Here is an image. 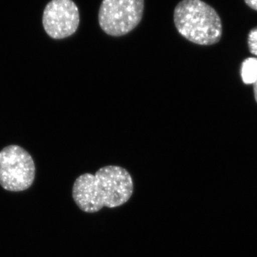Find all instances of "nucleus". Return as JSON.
<instances>
[{"label": "nucleus", "instance_id": "1", "mask_svg": "<svg viewBox=\"0 0 257 257\" xmlns=\"http://www.w3.org/2000/svg\"><path fill=\"white\" fill-rule=\"evenodd\" d=\"M133 192L130 172L115 165L101 167L94 175L83 174L72 187L74 202L86 213L97 212L104 207H120L130 200Z\"/></svg>", "mask_w": 257, "mask_h": 257}, {"label": "nucleus", "instance_id": "2", "mask_svg": "<svg viewBox=\"0 0 257 257\" xmlns=\"http://www.w3.org/2000/svg\"><path fill=\"white\" fill-rule=\"evenodd\" d=\"M174 23L179 33L196 45H215L222 36L220 17L202 0L179 2L174 11Z\"/></svg>", "mask_w": 257, "mask_h": 257}, {"label": "nucleus", "instance_id": "3", "mask_svg": "<svg viewBox=\"0 0 257 257\" xmlns=\"http://www.w3.org/2000/svg\"><path fill=\"white\" fill-rule=\"evenodd\" d=\"M145 0H102L98 21L103 32L121 37L135 30L143 19Z\"/></svg>", "mask_w": 257, "mask_h": 257}, {"label": "nucleus", "instance_id": "4", "mask_svg": "<svg viewBox=\"0 0 257 257\" xmlns=\"http://www.w3.org/2000/svg\"><path fill=\"white\" fill-rule=\"evenodd\" d=\"M35 177L33 158L23 147L9 145L0 152V185L5 190H26L33 184Z\"/></svg>", "mask_w": 257, "mask_h": 257}, {"label": "nucleus", "instance_id": "5", "mask_svg": "<svg viewBox=\"0 0 257 257\" xmlns=\"http://www.w3.org/2000/svg\"><path fill=\"white\" fill-rule=\"evenodd\" d=\"M79 23V9L72 0H52L42 17L45 32L55 40L72 36L78 29Z\"/></svg>", "mask_w": 257, "mask_h": 257}, {"label": "nucleus", "instance_id": "6", "mask_svg": "<svg viewBox=\"0 0 257 257\" xmlns=\"http://www.w3.org/2000/svg\"><path fill=\"white\" fill-rule=\"evenodd\" d=\"M241 77L245 84H253L257 80V58L248 57L241 66Z\"/></svg>", "mask_w": 257, "mask_h": 257}, {"label": "nucleus", "instance_id": "7", "mask_svg": "<svg viewBox=\"0 0 257 257\" xmlns=\"http://www.w3.org/2000/svg\"><path fill=\"white\" fill-rule=\"evenodd\" d=\"M247 43L249 52L257 57V27L250 30L248 35Z\"/></svg>", "mask_w": 257, "mask_h": 257}, {"label": "nucleus", "instance_id": "8", "mask_svg": "<svg viewBox=\"0 0 257 257\" xmlns=\"http://www.w3.org/2000/svg\"><path fill=\"white\" fill-rule=\"evenodd\" d=\"M244 2L250 8L257 11V0H244Z\"/></svg>", "mask_w": 257, "mask_h": 257}, {"label": "nucleus", "instance_id": "9", "mask_svg": "<svg viewBox=\"0 0 257 257\" xmlns=\"http://www.w3.org/2000/svg\"><path fill=\"white\" fill-rule=\"evenodd\" d=\"M253 94H254V99L257 103V80L253 84Z\"/></svg>", "mask_w": 257, "mask_h": 257}]
</instances>
